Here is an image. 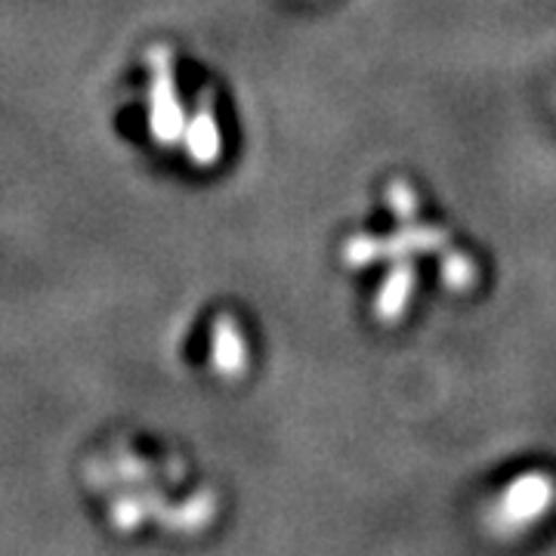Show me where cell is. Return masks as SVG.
<instances>
[{
    "mask_svg": "<svg viewBox=\"0 0 556 556\" xmlns=\"http://www.w3.org/2000/svg\"><path fill=\"white\" fill-rule=\"evenodd\" d=\"M387 207H390V214H393L399 223H412V219H417L420 201H417V192L412 189V182L393 179V182L387 186Z\"/></svg>",
    "mask_w": 556,
    "mask_h": 556,
    "instance_id": "obj_8",
    "label": "cell"
},
{
    "mask_svg": "<svg viewBox=\"0 0 556 556\" xmlns=\"http://www.w3.org/2000/svg\"><path fill=\"white\" fill-rule=\"evenodd\" d=\"M417 285V269L412 257L393 260V266L387 269V276L380 281L378 298H375V316L380 325H396L405 316V309L412 306V294Z\"/></svg>",
    "mask_w": 556,
    "mask_h": 556,
    "instance_id": "obj_5",
    "label": "cell"
},
{
    "mask_svg": "<svg viewBox=\"0 0 556 556\" xmlns=\"http://www.w3.org/2000/svg\"><path fill=\"white\" fill-rule=\"evenodd\" d=\"M211 365L219 378H241L248 368V340L232 316H219L211 331Z\"/></svg>",
    "mask_w": 556,
    "mask_h": 556,
    "instance_id": "obj_6",
    "label": "cell"
},
{
    "mask_svg": "<svg viewBox=\"0 0 556 556\" xmlns=\"http://www.w3.org/2000/svg\"><path fill=\"white\" fill-rule=\"evenodd\" d=\"M439 276H442V285H445L448 291H470V288L477 285L479 269L473 260L455 248V251H445V254H442Z\"/></svg>",
    "mask_w": 556,
    "mask_h": 556,
    "instance_id": "obj_7",
    "label": "cell"
},
{
    "mask_svg": "<svg viewBox=\"0 0 556 556\" xmlns=\"http://www.w3.org/2000/svg\"><path fill=\"white\" fill-rule=\"evenodd\" d=\"M554 504V479L547 473H526L514 479L497 501V517L507 526H529Z\"/></svg>",
    "mask_w": 556,
    "mask_h": 556,
    "instance_id": "obj_3",
    "label": "cell"
},
{
    "mask_svg": "<svg viewBox=\"0 0 556 556\" xmlns=\"http://www.w3.org/2000/svg\"><path fill=\"white\" fill-rule=\"evenodd\" d=\"M186 155L199 167H214L223 155V134H219L217 112H214V97L204 90L199 105L192 109V115L186 121Z\"/></svg>",
    "mask_w": 556,
    "mask_h": 556,
    "instance_id": "obj_4",
    "label": "cell"
},
{
    "mask_svg": "<svg viewBox=\"0 0 556 556\" xmlns=\"http://www.w3.org/2000/svg\"><path fill=\"white\" fill-rule=\"evenodd\" d=\"M448 248V232L433 223H402L393 236H353L343 241V263L362 269L380 260H405L415 254H437Z\"/></svg>",
    "mask_w": 556,
    "mask_h": 556,
    "instance_id": "obj_1",
    "label": "cell"
},
{
    "mask_svg": "<svg viewBox=\"0 0 556 556\" xmlns=\"http://www.w3.org/2000/svg\"><path fill=\"white\" fill-rule=\"evenodd\" d=\"M152 87H149V130L161 146H177L186 137V109L179 100L177 78H174V60L167 47L152 50Z\"/></svg>",
    "mask_w": 556,
    "mask_h": 556,
    "instance_id": "obj_2",
    "label": "cell"
}]
</instances>
